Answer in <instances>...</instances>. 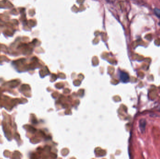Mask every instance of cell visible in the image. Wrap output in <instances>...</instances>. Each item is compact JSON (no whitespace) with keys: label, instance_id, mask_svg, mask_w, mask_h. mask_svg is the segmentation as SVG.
Masks as SVG:
<instances>
[{"label":"cell","instance_id":"1","mask_svg":"<svg viewBox=\"0 0 160 159\" xmlns=\"http://www.w3.org/2000/svg\"><path fill=\"white\" fill-rule=\"evenodd\" d=\"M119 77L121 81L124 83L127 82L129 80V77L128 74L123 71H120L119 73Z\"/></svg>","mask_w":160,"mask_h":159},{"label":"cell","instance_id":"2","mask_svg":"<svg viewBox=\"0 0 160 159\" xmlns=\"http://www.w3.org/2000/svg\"><path fill=\"white\" fill-rule=\"evenodd\" d=\"M146 124H147V122H146V120L145 119H142L140 120L139 125L140 130L141 132H142V133L144 132L145 131Z\"/></svg>","mask_w":160,"mask_h":159},{"label":"cell","instance_id":"3","mask_svg":"<svg viewBox=\"0 0 160 159\" xmlns=\"http://www.w3.org/2000/svg\"><path fill=\"white\" fill-rule=\"evenodd\" d=\"M154 12L156 16L160 18V9L158 8H155L154 9Z\"/></svg>","mask_w":160,"mask_h":159}]
</instances>
